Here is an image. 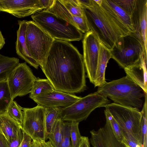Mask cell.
<instances>
[{"label":"cell","mask_w":147,"mask_h":147,"mask_svg":"<svg viewBox=\"0 0 147 147\" xmlns=\"http://www.w3.org/2000/svg\"><path fill=\"white\" fill-rule=\"evenodd\" d=\"M111 58V55L109 50L100 42L97 68L94 84L95 87L100 86L106 82L105 71L107 64Z\"/></svg>","instance_id":"44dd1931"},{"label":"cell","mask_w":147,"mask_h":147,"mask_svg":"<svg viewBox=\"0 0 147 147\" xmlns=\"http://www.w3.org/2000/svg\"><path fill=\"white\" fill-rule=\"evenodd\" d=\"M37 78L26 62L19 63L7 79L12 99L30 93Z\"/></svg>","instance_id":"9c48e42d"},{"label":"cell","mask_w":147,"mask_h":147,"mask_svg":"<svg viewBox=\"0 0 147 147\" xmlns=\"http://www.w3.org/2000/svg\"><path fill=\"white\" fill-rule=\"evenodd\" d=\"M23 118L22 125L23 131L32 140L45 141L43 129L45 107L39 105L32 108H22Z\"/></svg>","instance_id":"30bf717a"},{"label":"cell","mask_w":147,"mask_h":147,"mask_svg":"<svg viewBox=\"0 0 147 147\" xmlns=\"http://www.w3.org/2000/svg\"><path fill=\"white\" fill-rule=\"evenodd\" d=\"M19 25L17 31L16 49L17 54L22 59L36 69L39 66L38 63L30 55L26 44V20L18 21Z\"/></svg>","instance_id":"ac0fdd59"},{"label":"cell","mask_w":147,"mask_h":147,"mask_svg":"<svg viewBox=\"0 0 147 147\" xmlns=\"http://www.w3.org/2000/svg\"><path fill=\"white\" fill-rule=\"evenodd\" d=\"M82 8L90 31L109 50L112 49L119 37L127 35L94 0H92L90 6Z\"/></svg>","instance_id":"7a4b0ae2"},{"label":"cell","mask_w":147,"mask_h":147,"mask_svg":"<svg viewBox=\"0 0 147 147\" xmlns=\"http://www.w3.org/2000/svg\"><path fill=\"white\" fill-rule=\"evenodd\" d=\"M78 5L81 8L87 7L92 4V0H76Z\"/></svg>","instance_id":"74e56055"},{"label":"cell","mask_w":147,"mask_h":147,"mask_svg":"<svg viewBox=\"0 0 147 147\" xmlns=\"http://www.w3.org/2000/svg\"><path fill=\"white\" fill-rule=\"evenodd\" d=\"M40 67L55 90L74 94L86 89L83 55L69 42L55 39Z\"/></svg>","instance_id":"6da1fadb"},{"label":"cell","mask_w":147,"mask_h":147,"mask_svg":"<svg viewBox=\"0 0 147 147\" xmlns=\"http://www.w3.org/2000/svg\"><path fill=\"white\" fill-rule=\"evenodd\" d=\"M110 101L97 91L89 94L65 107H60L59 117L64 121L80 122L87 119L98 108L105 107Z\"/></svg>","instance_id":"8992f818"},{"label":"cell","mask_w":147,"mask_h":147,"mask_svg":"<svg viewBox=\"0 0 147 147\" xmlns=\"http://www.w3.org/2000/svg\"><path fill=\"white\" fill-rule=\"evenodd\" d=\"M111 58L124 69L147 59V53L141 42L131 33L119 37L109 50Z\"/></svg>","instance_id":"5b68a950"},{"label":"cell","mask_w":147,"mask_h":147,"mask_svg":"<svg viewBox=\"0 0 147 147\" xmlns=\"http://www.w3.org/2000/svg\"><path fill=\"white\" fill-rule=\"evenodd\" d=\"M81 97L73 94L54 90L32 98L38 105L45 107H67Z\"/></svg>","instance_id":"5bb4252c"},{"label":"cell","mask_w":147,"mask_h":147,"mask_svg":"<svg viewBox=\"0 0 147 147\" xmlns=\"http://www.w3.org/2000/svg\"><path fill=\"white\" fill-rule=\"evenodd\" d=\"M113 1L130 16L135 7V0H113Z\"/></svg>","instance_id":"836d02e7"},{"label":"cell","mask_w":147,"mask_h":147,"mask_svg":"<svg viewBox=\"0 0 147 147\" xmlns=\"http://www.w3.org/2000/svg\"><path fill=\"white\" fill-rule=\"evenodd\" d=\"M79 123L70 122V138L72 147H79L82 136L79 129Z\"/></svg>","instance_id":"4dcf8cb0"},{"label":"cell","mask_w":147,"mask_h":147,"mask_svg":"<svg viewBox=\"0 0 147 147\" xmlns=\"http://www.w3.org/2000/svg\"><path fill=\"white\" fill-rule=\"evenodd\" d=\"M100 6L126 34L135 33L130 16L113 0H102Z\"/></svg>","instance_id":"9a60e30c"},{"label":"cell","mask_w":147,"mask_h":147,"mask_svg":"<svg viewBox=\"0 0 147 147\" xmlns=\"http://www.w3.org/2000/svg\"><path fill=\"white\" fill-rule=\"evenodd\" d=\"M26 42L32 58L40 66L55 40L33 21L26 20Z\"/></svg>","instance_id":"52a82bcc"},{"label":"cell","mask_w":147,"mask_h":147,"mask_svg":"<svg viewBox=\"0 0 147 147\" xmlns=\"http://www.w3.org/2000/svg\"><path fill=\"white\" fill-rule=\"evenodd\" d=\"M42 147H54L50 140L43 141L42 144Z\"/></svg>","instance_id":"b9f144b4"},{"label":"cell","mask_w":147,"mask_h":147,"mask_svg":"<svg viewBox=\"0 0 147 147\" xmlns=\"http://www.w3.org/2000/svg\"><path fill=\"white\" fill-rule=\"evenodd\" d=\"M63 121L59 117L47 137V139H49L54 147H61L62 138Z\"/></svg>","instance_id":"484cf974"},{"label":"cell","mask_w":147,"mask_h":147,"mask_svg":"<svg viewBox=\"0 0 147 147\" xmlns=\"http://www.w3.org/2000/svg\"><path fill=\"white\" fill-rule=\"evenodd\" d=\"M32 141L31 138L23 131V139L18 147H31Z\"/></svg>","instance_id":"e575fe53"},{"label":"cell","mask_w":147,"mask_h":147,"mask_svg":"<svg viewBox=\"0 0 147 147\" xmlns=\"http://www.w3.org/2000/svg\"><path fill=\"white\" fill-rule=\"evenodd\" d=\"M5 44V39L0 30V50L3 48Z\"/></svg>","instance_id":"60d3db41"},{"label":"cell","mask_w":147,"mask_h":147,"mask_svg":"<svg viewBox=\"0 0 147 147\" xmlns=\"http://www.w3.org/2000/svg\"><path fill=\"white\" fill-rule=\"evenodd\" d=\"M47 11L50 12L65 20L76 27L82 33L86 34L90 31L84 16H78L72 15L59 0H55L53 6Z\"/></svg>","instance_id":"e0dca14e"},{"label":"cell","mask_w":147,"mask_h":147,"mask_svg":"<svg viewBox=\"0 0 147 147\" xmlns=\"http://www.w3.org/2000/svg\"><path fill=\"white\" fill-rule=\"evenodd\" d=\"M1 11H0V12H1Z\"/></svg>","instance_id":"ee69618b"},{"label":"cell","mask_w":147,"mask_h":147,"mask_svg":"<svg viewBox=\"0 0 147 147\" xmlns=\"http://www.w3.org/2000/svg\"><path fill=\"white\" fill-rule=\"evenodd\" d=\"M99 94L120 105L136 108L142 107L146 94L143 90L127 76L106 82L98 87Z\"/></svg>","instance_id":"3957f363"},{"label":"cell","mask_w":147,"mask_h":147,"mask_svg":"<svg viewBox=\"0 0 147 147\" xmlns=\"http://www.w3.org/2000/svg\"><path fill=\"white\" fill-rule=\"evenodd\" d=\"M43 9L40 0H0V11L18 18L32 15Z\"/></svg>","instance_id":"7c38bea8"},{"label":"cell","mask_w":147,"mask_h":147,"mask_svg":"<svg viewBox=\"0 0 147 147\" xmlns=\"http://www.w3.org/2000/svg\"><path fill=\"white\" fill-rule=\"evenodd\" d=\"M105 107L119 124L122 130L130 133L141 144L142 115L140 110L114 103L107 104Z\"/></svg>","instance_id":"ba28073f"},{"label":"cell","mask_w":147,"mask_h":147,"mask_svg":"<svg viewBox=\"0 0 147 147\" xmlns=\"http://www.w3.org/2000/svg\"><path fill=\"white\" fill-rule=\"evenodd\" d=\"M106 120L109 122L113 134L119 141L122 142L124 136L121 129L111 114L105 109L104 110Z\"/></svg>","instance_id":"f1b7e54d"},{"label":"cell","mask_w":147,"mask_h":147,"mask_svg":"<svg viewBox=\"0 0 147 147\" xmlns=\"http://www.w3.org/2000/svg\"><path fill=\"white\" fill-rule=\"evenodd\" d=\"M43 141L36 140H32L31 147H42V144Z\"/></svg>","instance_id":"ab89813d"},{"label":"cell","mask_w":147,"mask_h":147,"mask_svg":"<svg viewBox=\"0 0 147 147\" xmlns=\"http://www.w3.org/2000/svg\"><path fill=\"white\" fill-rule=\"evenodd\" d=\"M0 128L9 144L23 132L22 126L12 119L7 111L0 114Z\"/></svg>","instance_id":"ffe728a7"},{"label":"cell","mask_w":147,"mask_h":147,"mask_svg":"<svg viewBox=\"0 0 147 147\" xmlns=\"http://www.w3.org/2000/svg\"><path fill=\"white\" fill-rule=\"evenodd\" d=\"M23 131L9 144V147H18L21 143L23 138Z\"/></svg>","instance_id":"8d00e7d4"},{"label":"cell","mask_w":147,"mask_h":147,"mask_svg":"<svg viewBox=\"0 0 147 147\" xmlns=\"http://www.w3.org/2000/svg\"><path fill=\"white\" fill-rule=\"evenodd\" d=\"M19 63L18 58L5 56L0 53V81L7 79Z\"/></svg>","instance_id":"603a6c76"},{"label":"cell","mask_w":147,"mask_h":147,"mask_svg":"<svg viewBox=\"0 0 147 147\" xmlns=\"http://www.w3.org/2000/svg\"><path fill=\"white\" fill-rule=\"evenodd\" d=\"M142 118L140 127V143L142 147H147V94H146L144 101L140 111Z\"/></svg>","instance_id":"4316f807"},{"label":"cell","mask_w":147,"mask_h":147,"mask_svg":"<svg viewBox=\"0 0 147 147\" xmlns=\"http://www.w3.org/2000/svg\"><path fill=\"white\" fill-rule=\"evenodd\" d=\"M94 1L98 5L100 6L102 2V0H95Z\"/></svg>","instance_id":"7bdbcfd3"},{"label":"cell","mask_w":147,"mask_h":147,"mask_svg":"<svg viewBox=\"0 0 147 147\" xmlns=\"http://www.w3.org/2000/svg\"><path fill=\"white\" fill-rule=\"evenodd\" d=\"M66 9L72 15L78 16H84L82 8L76 0H59Z\"/></svg>","instance_id":"f546056e"},{"label":"cell","mask_w":147,"mask_h":147,"mask_svg":"<svg viewBox=\"0 0 147 147\" xmlns=\"http://www.w3.org/2000/svg\"><path fill=\"white\" fill-rule=\"evenodd\" d=\"M130 17L135 31L131 34L139 40L147 53V0H135Z\"/></svg>","instance_id":"4fadbf2b"},{"label":"cell","mask_w":147,"mask_h":147,"mask_svg":"<svg viewBox=\"0 0 147 147\" xmlns=\"http://www.w3.org/2000/svg\"><path fill=\"white\" fill-rule=\"evenodd\" d=\"M144 58L135 65L124 69L126 76L147 93V62Z\"/></svg>","instance_id":"d6986e66"},{"label":"cell","mask_w":147,"mask_h":147,"mask_svg":"<svg viewBox=\"0 0 147 147\" xmlns=\"http://www.w3.org/2000/svg\"><path fill=\"white\" fill-rule=\"evenodd\" d=\"M33 21L55 40L80 41L83 34L76 27L55 14L43 10L32 15Z\"/></svg>","instance_id":"277c9868"},{"label":"cell","mask_w":147,"mask_h":147,"mask_svg":"<svg viewBox=\"0 0 147 147\" xmlns=\"http://www.w3.org/2000/svg\"><path fill=\"white\" fill-rule=\"evenodd\" d=\"M70 123L69 122H63L62 138L61 147H72L70 140Z\"/></svg>","instance_id":"1f68e13d"},{"label":"cell","mask_w":147,"mask_h":147,"mask_svg":"<svg viewBox=\"0 0 147 147\" xmlns=\"http://www.w3.org/2000/svg\"><path fill=\"white\" fill-rule=\"evenodd\" d=\"M9 143L0 128V147H9Z\"/></svg>","instance_id":"f35d334b"},{"label":"cell","mask_w":147,"mask_h":147,"mask_svg":"<svg viewBox=\"0 0 147 147\" xmlns=\"http://www.w3.org/2000/svg\"><path fill=\"white\" fill-rule=\"evenodd\" d=\"M60 107H45L43 126L45 140L59 117Z\"/></svg>","instance_id":"7402d4cb"},{"label":"cell","mask_w":147,"mask_h":147,"mask_svg":"<svg viewBox=\"0 0 147 147\" xmlns=\"http://www.w3.org/2000/svg\"><path fill=\"white\" fill-rule=\"evenodd\" d=\"M12 99L7 79L0 81V114L7 111Z\"/></svg>","instance_id":"d4e9b609"},{"label":"cell","mask_w":147,"mask_h":147,"mask_svg":"<svg viewBox=\"0 0 147 147\" xmlns=\"http://www.w3.org/2000/svg\"><path fill=\"white\" fill-rule=\"evenodd\" d=\"M122 131L124 138L122 142L125 147H142L140 142L130 133L124 131Z\"/></svg>","instance_id":"d6a6232c"},{"label":"cell","mask_w":147,"mask_h":147,"mask_svg":"<svg viewBox=\"0 0 147 147\" xmlns=\"http://www.w3.org/2000/svg\"><path fill=\"white\" fill-rule=\"evenodd\" d=\"M97 130L90 131V142L93 147H125L115 136L109 122Z\"/></svg>","instance_id":"2e32d148"},{"label":"cell","mask_w":147,"mask_h":147,"mask_svg":"<svg viewBox=\"0 0 147 147\" xmlns=\"http://www.w3.org/2000/svg\"><path fill=\"white\" fill-rule=\"evenodd\" d=\"M82 41L83 55L86 71L90 82L94 84L100 42L92 32L85 34Z\"/></svg>","instance_id":"8fae6325"},{"label":"cell","mask_w":147,"mask_h":147,"mask_svg":"<svg viewBox=\"0 0 147 147\" xmlns=\"http://www.w3.org/2000/svg\"><path fill=\"white\" fill-rule=\"evenodd\" d=\"M7 112L9 116L21 126L23 118L24 112L22 107L15 101L13 100Z\"/></svg>","instance_id":"83f0119b"},{"label":"cell","mask_w":147,"mask_h":147,"mask_svg":"<svg viewBox=\"0 0 147 147\" xmlns=\"http://www.w3.org/2000/svg\"><path fill=\"white\" fill-rule=\"evenodd\" d=\"M55 90L50 82L47 79L37 78L34 82L29 97H33L47 92Z\"/></svg>","instance_id":"cb8c5ba5"},{"label":"cell","mask_w":147,"mask_h":147,"mask_svg":"<svg viewBox=\"0 0 147 147\" xmlns=\"http://www.w3.org/2000/svg\"><path fill=\"white\" fill-rule=\"evenodd\" d=\"M40 2L43 6V10L47 11L53 6L55 0H40Z\"/></svg>","instance_id":"d590c367"}]
</instances>
